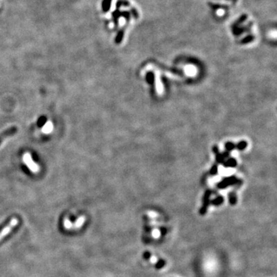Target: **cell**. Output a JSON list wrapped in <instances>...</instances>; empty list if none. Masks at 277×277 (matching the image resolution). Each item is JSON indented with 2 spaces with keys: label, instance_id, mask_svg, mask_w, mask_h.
I'll return each instance as SVG.
<instances>
[{
  "label": "cell",
  "instance_id": "obj_21",
  "mask_svg": "<svg viewBox=\"0 0 277 277\" xmlns=\"http://www.w3.org/2000/svg\"><path fill=\"white\" fill-rule=\"evenodd\" d=\"M209 5H212V8H214V9H218V8H225V9H227V8H228V7H226V5H213V4H212V3H210V4H209Z\"/></svg>",
  "mask_w": 277,
  "mask_h": 277
},
{
  "label": "cell",
  "instance_id": "obj_3",
  "mask_svg": "<svg viewBox=\"0 0 277 277\" xmlns=\"http://www.w3.org/2000/svg\"><path fill=\"white\" fill-rule=\"evenodd\" d=\"M18 132V128L16 126H11L9 128L6 129L4 130L1 134H0V145L2 144V142L9 137H12L15 134H16Z\"/></svg>",
  "mask_w": 277,
  "mask_h": 277
},
{
  "label": "cell",
  "instance_id": "obj_1",
  "mask_svg": "<svg viewBox=\"0 0 277 277\" xmlns=\"http://www.w3.org/2000/svg\"><path fill=\"white\" fill-rule=\"evenodd\" d=\"M23 159L24 163L27 165L28 168H29L32 172H37L39 170V165L33 161L32 156H31V154L29 153V152H26V153L23 155Z\"/></svg>",
  "mask_w": 277,
  "mask_h": 277
},
{
  "label": "cell",
  "instance_id": "obj_4",
  "mask_svg": "<svg viewBox=\"0 0 277 277\" xmlns=\"http://www.w3.org/2000/svg\"><path fill=\"white\" fill-rule=\"evenodd\" d=\"M209 196H210V192L208 190L204 195V197H203V206L201 207V209H200V212H199L200 214L203 215H205V214L206 213V212H207L208 206H209Z\"/></svg>",
  "mask_w": 277,
  "mask_h": 277
},
{
  "label": "cell",
  "instance_id": "obj_8",
  "mask_svg": "<svg viewBox=\"0 0 277 277\" xmlns=\"http://www.w3.org/2000/svg\"><path fill=\"white\" fill-rule=\"evenodd\" d=\"M124 34H125V29H121L120 30H119V32L117 33L116 37L115 39V42L116 44H120L123 41V37H124Z\"/></svg>",
  "mask_w": 277,
  "mask_h": 277
},
{
  "label": "cell",
  "instance_id": "obj_13",
  "mask_svg": "<svg viewBox=\"0 0 277 277\" xmlns=\"http://www.w3.org/2000/svg\"><path fill=\"white\" fill-rule=\"evenodd\" d=\"M253 39H254V36H251V35H250V36H246V38H244V39L241 41V42L242 44H247L249 43V42H252Z\"/></svg>",
  "mask_w": 277,
  "mask_h": 277
},
{
  "label": "cell",
  "instance_id": "obj_9",
  "mask_svg": "<svg viewBox=\"0 0 277 277\" xmlns=\"http://www.w3.org/2000/svg\"><path fill=\"white\" fill-rule=\"evenodd\" d=\"M112 0H103L102 2V9L103 12H107L110 9Z\"/></svg>",
  "mask_w": 277,
  "mask_h": 277
},
{
  "label": "cell",
  "instance_id": "obj_6",
  "mask_svg": "<svg viewBox=\"0 0 277 277\" xmlns=\"http://www.w3.org/2000/svg\"><path fill=\"white\" fill-rule=\"evenodd\" d=\"M85 220H86V217H85V216H80V217L75 222V223H73V222H72L71 229H77L81 228L82 226L84 224Z\"/></svg>",
  "mask_w": 277,
  "mask_h": 277
},
{
  "label": "cell",
  "instance_id": "obj_5",
  "mask_svg": "<svg viewBox=\"0 0 277 277\" xmlns=\"http://www.w3.org/2000/svg\"><path fill=\"white\" fill-rule=\"evenodd\" d=\"M252 23H250L248 26H244V27H241V26H233V34L236 35V36H239V35L242 34L243 33H244L245 31H247L250 29V28L251 27Z\"/></svg>",
  "mask_w": 277,
  "mask_h": 277
},
{
  "label": "cell",
  "instance_id": "obj_19",
  "mask_svg": "<svg viewBox=\"0 0 277 277\" xmlns=\"http://www.w3.org/2000/svg\"><path fill=\"white\" fill-rule=\"evenodd\" d=\"M143 258L146 259V260H149L151 257V253H149V251H146L144 253H143Z\"/></svg>",
  "mask_w": 277,
  "mask_h": 277
},
{
  "label": "cell",
  "instance_id": "obj_23",
  "mask_svg": "<svg viewBox=\"0 0 277 277\" xmlns=\"http://www.w3.org/2000/svg\"><path fill=\"white\" fill-rule=\"evenodd\" d=\"M147 80H149V82H151L152 80H153V75H152V73H149V74H148V76H147Z\"/></svg>",
  "mask_w": 277,
  "mask_h": 277
},
{
  "label": "cell",
  "instance_id": "obj_24",
  "mask_svg": "<svg viewBox=\"0 0 277 277\" xmlns=\"http://www.w3.org/2000/svg\"><path fill=\"white\" fill-rule=\"evenodd\" d=\"M216 170H217V167L215 166V165H214V167L212 169V170H211V173L212 174L216 173Z\"/></svg>",
  "mask_w": 277,
  "mask_h": 277
},
{
  "label": "cell",
  "instance_id": "obj_2",
  "mask_svg": "<svg viewBox=\"0 0 277 277\" xmlns=\"http://www.w3.org/2000/svg\"><path fill=\"white\" fill-rule=\"evenodd\" d=\"M19 223V220L16 219V218H12V219L10 220L9 223L6 226L4 227L3 229L0 232V241L2 240L5 236H6L10 232H11L12 229L14 227L16 226Z\"/></svg>",
  "mask_w": 277,
  "mask_h": 277
},
{
  "label": "cell",
  "instance_id": "obj_25",
  "mask_svg": "<svg viewBox=\"0 0 277 277\" xmlns=\"http://www.w3.org/2000/svg\"><path fill=\"white\" fill-rule=\"evenodd\" d=\"M160 230L162 231V235H165V234L166 233V229H165V228H163V227H162V228L160 229Z\"/></svg>",
  "mask_w": 277,
  "mask_h": 277
},
{
  "label": "cell",
  "instance_id": "obj_14",
  "mask_svg": "<svg viewBox=\"0 0 277 277\" xmlns=\"http://www.w3.org/2000/svg\"><path fill=\"white\" fill-rule=\"evenodd\" d=\"M247 15L246 14H243V16H242L241 17H240V19H239V20L238 21L236 22V23H235V25H233V26H240V24H241L242 23H243V22L245 21V20H246V19H247Z\"/></svg>",
  "mask_w": 277,
  "mask_h": 277
},
{
  "label": "cell",
  "instance_id": "obj_10",
  "mask_svg": "<svg viewBox=\"0 0 277 277\" xmlns=\"http://www.w3.org/2000/svg\"><path fill=\"white\" fill-rule=\"evenodd\" d=\"M52 129H53V126H52V123L51 122H48L45 124V126L42 128V132L44 133H49L52 132Z\"/></svg>",
  "mask_w": 277,
  "mask_h": 277
},
{
  "label": "cell",
  "instance_id": "obj_11",
  "mask_svg": "<svg viewBox=\"0 0 277 277\" xmlns=\"http://www.w3.org/2000/svg\"><path fill=\"white\" fill-rule=\"evenodd\" d=\"M223 197L222 196H219L216 199H213L212 201V204L214 205V206H219V205L222 204L223 203Z\"/></svg>",
  "mask_w": 277,
  "mask_h": 277
},
{
  "label": "cell",
  "instance_id": "obj_16",
  "mask_svg": "<svg viewBox=\"0 0 277 277\" xmlns=\"http://www.w3.org/2000/svg\"><path fill=\"white\" fill-rule=\"evenodd\" d=\"M236 201H237V199H236V195L233 194H233H230V196H229L230 204L232 205V206H234V205H236Z\"/></svg>",
  "mask_w": 277,
  "mask_h": 277
},
{
  "label": "cell",
  "instance_id": "obj_7",
  "mask_svg": "<svg viewBox=\"0 0 277 277\" xmlns=\"http://www.w3.org/2000/svg\"><path fill=\"white\" fill-rule=\"evenodd\" d=\"M112 16L114 22V25H115V27H117L119 24V19L121 16V12H120L119 9H115V11L112 13Z\"/></svg>",
  "mask_w": 277,
  "mask_h": 277
},
{
  "label": "cell",
  "instance_id": "obj_26",
  "mask_svg": "<svg viewBox=\"0 0 277 277\" xmlns=\"http://www.w3.org/2000/svg\"><path fill=\"white\" fill-rule=\"evenodd\" d=\"M226 1H231V2H237V0H226Z\"/></svg>",
  "mask_w": 277,
  "mask_h": 277
},
{
  "label": "cell",
  "instance_id": "obj_17",
  "mask_svg": "<svg viewBox=\"0 0 277 277\" xmlns=\"http://www.w3.org/2000/svg\"><path fill=\"white\" fill-rule=\"evenodd\" d=\"M121 16H123L127 21L130 20V12L127 11H123L121 12Z\"/></svg>",
  "mask_w": 277,
  "mask_h": 277
},
{
  "label": "cell",
  "instance_id": "obj_20",
  "mask_svg": "<svg viewBox=\"0 0 277 277\" xmlns=\"http://www.w3.org/2000/svg\"><path fill=\"white\" fill-rule=\"evenodd\" d=\"M246 146H247V143H246V142H241V143L238 145V149H243Z\"/></svg>",
  "mask_w": 277,
  "mask_h": 277
},
{
  "label": "cell",
  "instance_id": "obj_18",
  "mask_svg": "<svg viewBox=\"0 0 277 277\" xmlns=\"http://www.w3.org/2000/svg\"><path fill=\"white\" fill-rule=\"evenodd\" d=\"M130 13H132V14H133V17H134V18L136 19H136H138V17H139V13H138V11L136 9L132 8Z\"/></svg>",
  "mask_w": 277,
  "mask_h": 277
},
{
  "label": "cell",
  "instance_id": "obj_12",
  "mask_svg": "<svg viewBox=\"0 0 277 277\" xmlns=\"http://www.w3.org/2000/svg\"><path fill=\"white\" fill-rule=\"evenodd\" d=\"M165 261L164 260V259H159V260H158L157 263H156V265H155V268H156V269H162L164 266H165Z\"/></svg>",
  "mask_w": 277,
  "mask_h": 277
},
{
  "label": "cell",
  "instance_id": "obj_22",
  "mask_svg": "<svg viewBox=\"0 0 277 277\" xmlns=\"http://www.w3.org/2000/svg\"><path fill=\"white\" fill-rule=\"evenodd\" d=\"M234 145L233 144V143H227L226 144V148H227V149H229V150H231V149H233L234 148Z\"/></svg>",
  "mask_w": 277,
  "mask_h": 277
},
{
  "label": "cell",
  "instance_id": "obj_15",
  "mask_svg": "<svg viewBox=\"0 0 277 277\" xmlns=\"http://www.w3.org/2000/svg\"><path fill=\"white\" fill-rule=\"evenodd\" d=\"M63 224L66 229H71L72 222L68 219V218H65V219H64Z\"/></svg>",
  "mask_w": 277,
  "mask_h": 277
}]
</instances>
